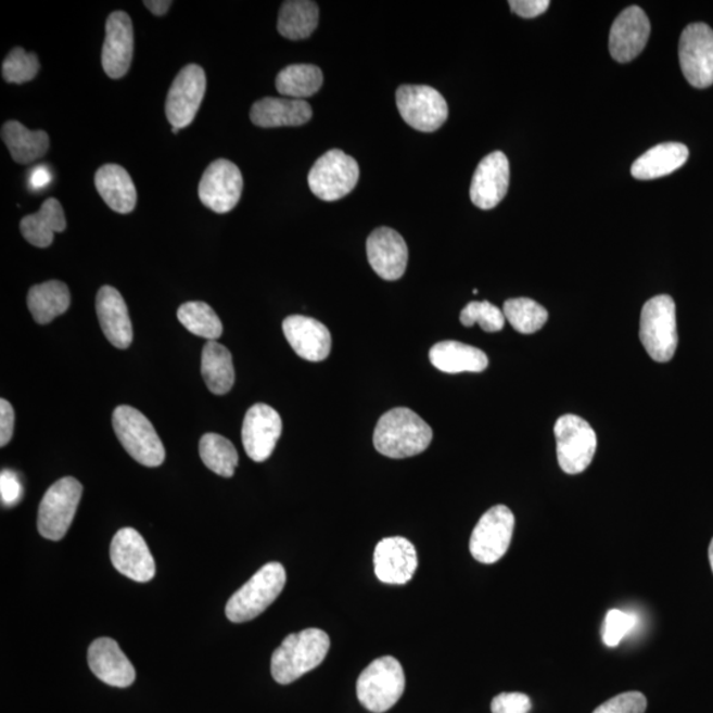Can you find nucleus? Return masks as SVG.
<instances>
[{
    "mask_svg": "<svg viewBox=\"0 0 713 713\" xmlns=\"http://www.w3.org/2000/svg\"><path fill=\"white\" fill-rule=\"evenodd\" d=\"M679 63L688 84L705 89L713 85V29L704 23H693L682 33Z\"/></svg>",
    "mask_w": 713,
    "mask_h": 713,
    "instance_id": "12",
    "label": "nucleus"
},
{
    "mask_svg": "<svg viewBox=\"0 0 713 713\" xmlns=\"http://www.w3.org/2000/svg\"><path fill=\"white\" fill-rule=\"evenodd\" d=\"M505 319L522 334H533L544 328L548 313L539 303L527 297L509 298L504 304Z\"/></svg>",
    "mask_w": 713,
    "mask_h": 713,
    "instance_id": "37",
    "label": "nucleus"
},
{
    "mask_svg": "<svg viewBox=\"0 0 713 713\" xmlns=\"http://www.w3.org/2000/svg\"><path fill=\"white\" fill-rule=\"evenodd\" d=\"M637 623L636 614L612 609L606 615L604 627H602V641L608 648H615L636 627Z\"/></svg>",
    "mask_w": 713,
    "mask_h": 713,
    "instance_id": "40",
    "label": "nucleus"
},
{
    "mask_svg": "<svg viewBox=\"0 0 713 713\" xmlns=\"http://www.w3.org/2000/svg\"><path fill=\"white\" fill-rule=\"evenodd\" d=\"M709 557H710L711 569H712V572H713V538H712L711 545H710Z\"/></svg>",
    "mask_w": 713,
    "mask_h": 713,
    "instance_id": "48",
    "label": "nucleus"
},
{
    "mask_svg": "<svg viewBox=\"0 0 713 713\" xmlns=\"http://www.w3.org/2000/svg\"><path fill=\"white\" fill-rule=\"evenodd\" d=\"M368 259L378 277L394 282L405 276L408 247L404 237L392 228H378L367 242Z\"/></svg>",
    "mask_w": 713,
    "mask_h": 713,
    "instance_id": "20",
    "label": "nucleus"
},
{
    "mask_svg": "<svg viewBox=\"0 0 713 713\" xmlns=\"http://www.w3.org/2000/svg\"><path fill=\"white\" fill-rule=\"evenodd\" d=\"M40 63L33 52H26L21 47L14 48L4 59L2 75L10 84H24L33 81L38 76Z\"/></svg>",
    "mask_w": 713,
    "mask_h": 713,
    "instance_id": "38",
    "label": "nucleus"
},
{
    "mask_svg": "<svg viewBox=\"0 0 713 713\" xmlns=\"http://www.w3.org/2000/svg\"><path fill=\"white\" fill-rule=\"evenodd\" d=\"M2 139L12 158L20 164L36 162L50 149V137L46 131H30L17 120L5 122L2 127Z\"/></svg>",
    "mask_w": 713,
    "mask_h": 713,
    "instance_id": "31",
    "label": "nucleus"
},
{
    "mask_svg": "<svg viewBox=\"0 0 713 713\" xmlns=\"http://www.w3.org/2000/svg\"><path fill=\"white\" fill-rule=\"evenodd\" d=\"M283 422L278 411L265 404L250 407L242 424V443L247 456L264 462L273 453L282 436Z\"/></svg>",
    "mask_w": 713,
    "mask_h": 713,
    "instance_id": "16",
    "label": "nucleus"
},
{
    "mask_svg": "<svg viewBox=\"0 0 713 713\" xmlns=\"http://www.w3.org/2000/svg\"><path fill=\"white\" fill-rule=\"evenodd\" d=\"M313 115V107L306 101L267 97L254 103L250 119L255 126L273 129L306 125Z\"/></svg>",
    "mask_w": 713,
    "mask_h": 713,
    "instance_id": "25",
    "label": "nucleus"
},
{
    "mask_svg": "<svg viewBox=\"0 0 713 713\" xmlns=\"http://www.w3.org/2000/svg\"><path fill=\"white\" fill-rule=\"evenodd\" d=\"M550 4L548 0H510L509 2L511 11L525 20L545 14Z\"/></svg>",
    "mask_w": 713,
    "mask_h": 713,
    "instance_id": "44",
    "label": "nucleus"
},
{
    "mask_svg": "<svg viewBox=\"0 0 713 713\" xmlns=\"http://www.w3.org/2000/svg\"><path fill=\"white\" fill-rule=\"evenodd\" d=\"M514 526L515 518L508 506H493L473 530L469 542L472 557L480 563H497L509 550Z\"/></svg>",
    "mask_w": 713,
    "mask_h": 713,
    "instance_id": "11",
    "label": "nucleus"
},
{
    "mask_svg": "<svg viewBox=\"0 0 713 713\" xmlns=\"http://www.w3.org/2000/svg\"><path fill=\"white\" fill-rule=\"evenodd\" d=\"M639 339L657 362H669L678 347L676 307L672 296L660 295L645 304L639 322Z\"/></svg>",
    "mask_w": 713,
    "mask_h": 713,
    "instance_id": "6",
    "label": "nucleus"
},
{
    "mask_svg": "<svg viewBox=\"0 0 713 713\" xmlns=\"http://www.w3.org/2000/svg\"><path fill=\"white\" fill-rule=\"evenodd\" d=\"M27 304L36 322L50 324L71 307L68 285L60 280H50V282L34 285L28 292Z\"/></svg>",
    "mask_w": 713,
    "mask_h": 713,
    "instance_id": "30",
    "label": "nucleus"
},
{
    "mask_svg": "<svg viewBox=\"0 0 713 713\" xmlns=\"http://www.w3.org/2000/svg\"><path fill=\"white\" fill-rule=\"evenodd\" d=\"M15 412L10 402L0 400V446L5 447L14 435Z\"/></svg>",
    "mask_w": 713,
    "mask_h": 713,
    "instance_id": "45",
    "label": "nucleus"
},
{
    "mask_svg": "<svg viewBox=\"0 0 713 713\" xmlns=\"http://www.w3.org/2000/svg\"><path fill=\"white\" fill-rule=\"evenodd\" d=\"M110 558L119 574L138 583H149L156 575L154 557L136 529H120L110 546Z\"/></svg>",
    "mask_w": 713,
    "mask_h": 713,
    "instance_id": "15",
    "label": "nucleus"
},
{
    "mask_svg": "<svg viewBox=\"0 0 713 713\" xmlns=\"http://www.w3.org/2000/svg\"><path fill=\"white\" fill-rule=\"evenodd\" d=\"M243 178L240 168L227 158H218L206 168L199 186L201 203L224 215L240 203Z\"/></svg>",
    "mask_w": 713,
    "mask_h": 713,
    "instance_id": "14",
    "label": "nucleus"
},
{
    "mask_svg": "<svg viewBox=\"0 0 713 713\" xmlns=\"http://www.w3.org/2000/svg\"><path fill=\"white\" fill-rule=\"evenodd\" d=\"M324 84V76L319 66L313 64H294L279 72L277 89L280 94L292 100L313 97Z\"/></svg>",
    "mask_w": 713,
    "mask_h": 713,
    "instance_id": "34",
    "label": "nucleus"
},
{
    "mask_svg": "<svg viewBox=\"0 0 713 713\" xmlns=\"http://www.w3.org/2000/svg\"><path fill=\"white\" fill-rule=\"evenodd\" d=\"M532 700L526 693L502 692L492 700V713H529Z\"/></svg>",
    "mask_w": 713,
    "mask_h": 713,
    "instance_id": "42",
    "label": "nucleus"
},
{
    "mask_svg": "<svg viewBox=\"0 0 713 713\" xmlns=\"http://www.w3.org/2000/svg\"><path fill=\"white\" fill-rule=\"evenodd\" d=\"M113 426L122 447L144 467H161L166 460L161 437L142 412L131 406H119L113 412Z\"/></svg>",
    "mask_w": 713,
    "mask_h": 713,
    "instance_id": "5",
    "label": "nucleus"
},
{
    "mask_svg": "<svg viewBox=\"0 0 713 713\" xmlns=\"http://www.w3.org/2000/svg\"><path fill=\"white\" fill-rule=\"evenodd\" d=\"M432 436L431 426L417 412L396 407L377 423L373 443L378 453L390 459H407L423 454Z\"/></svg>",
    "mask_w": 713,
    "mask_h": 713,
    "instance_id": "1",
    "label": "nucleus"
},
{
    "mask_svg": "<svg viewBox=\"0 0 713 713\" xmlns=\"http://www.w3.org/2000/svg\"><path fill=\"white\" fill-rule=\"evenodd\" d=\"M152 14L156 16L166 15L173 2L170 0H145L143 3Z\"/></svg>",
    "mask_w": 713,
    "mask_h": 713,
    "instance_id": "47",
    "label": "nucleus"
},
{
    "mask_svg": "<svg viewBox=\"0 0 713 713\" xmlns=\"http://www.w3.org/2000/svg\"><path fill=\"white\" fill-rule=\"evenodd\" d=\"M288 581L284 566L267 563L230 597L225 613L231 623L241 624L258 617L276 601Z\"/></svg>",
    "mask_w": 713,
    "mask_h": 713,
    "instance_id": "3",
    "label": "nucleus"
},
{
    "mask_svg": "<svg viewBox=\"0 0 713 713\" xmlns=\"http://www.w3.org/2000/svg\"><path fill=\"white\" fill-rule=\"evenodd\" d=\"M206 91V76L196 64L184 66L170 85L166 114L169 124L176 129H184L196 118Z\"/></svg>",
    "mask_w": 713,
    "mask_h": 713,
    "instance_id": "13",
    "label": "nucleus"
},
{
    "mask_svg": "<svg viewBox=\"0 0 713 713\" xmlns=\"http://www.w3.org/2000/svg\"><path fill=\"white\" fill-rule=\"evenodd\" d=\"M91 672L112 687L126 688L136 682L137 673L129 658L120 650L117 641L103 637L96 639L88 651Z\"/></svg>",
    "mask_w": 713,
    "mask_h": 713,
    "instance_id": "23",
    "label": "nucleus"
},
{
    "mask_svg": "<svg viewBox=\"0 0 713 713\" xmlns=\"http://www.w3.org/2000/svg\"><path fill=\"white\" fill-rule=\"evenodd\" d=\"M201 373H203L206 387L213 394H228L235 381L233 357L228 347L218 344L217 341H208L203 349Z\"/></svg>",
    "mask_w": 713,
    "mask_h": 713,
    "instance_id": "32",
    "label": "nucleus"
},
{
    "mask_svg": "<svg viewBox=\"0 0 713 713\" xmlns=\"http://www.w3.org/2000/svg\"><path fill=\"white\" fill-rule=\"evenodd\" d=\"M133 54V28L124 11L110 14L103 42L102 66L110 78L118 79L129 72Z\"/></svg>",
    "mask_w": 713,
    "mask_h": 713,
    "instance_id": "21",
    "label": "nucleus"
},
{
    "mask_svg": "<svg viewBox=\"0 0 713 713\" xmlns=\"http://www.w3.org/2000/svg\"><path fill=\"white\" fill-rule=\"evenodd\" d=\"M416 547L404 536L385 538L375 546L374 571L382 583L404 585L418 570Z\"/></svg>",
    "mask_w": 713,
    "mask_h": 713,
    "instance_id": "19",
    "label": "nucleus"
},
{
    "mask_svg": "<svg viewBox=\"0 0 713 713\" xmlns=\"http://www.w3.org/2000/svg\"><path fill=\"white\" fill-rule=\"evenodd\" d=\"M199 450L201 460L212 472L222 478H233L240 457L229 438L218 434H206L201 437Z\"/></svg>",
    "mask_w": 713,
    "mask_h": 713,
    "instance_id": "35",
    "label": "nucleus"
},
{
    "mask_svg": "<svg viewBox=\"0 0 713 713\" xmlns=\"http://www.w3.org/2000/svg\"><path fill=\"white\" fill-rule=\"evenodd\" d=\"M650 21L642 9L631 5L617 16L609 34V52L619 63H631L648 44Z\"/></svg>",
    "mask_w": 713,
    "mask_h": 713,
    "instance_id": "17",
    "label": "nucleus"
},
{
    "mask_svg": "<svg viewBox=\"0 0 713 713\" xmlns=\"http://www.w3.org/2000/svg\"><path fill=\"white\" fill-rule=\"evenodd\" d=\"M178 319L189 332L208 341H217L222 336L221 320L209 304L204 302H188L178 310Z\"/></svg>",
    "mask_w": 713,
    "mask_h": 713,
    "instance_id": "36",
    "label": "nucleus"
},
{
    "mask_svg": "<svg viewBox=\"0 0 713 713\" xmlns=\"http://www.w3.org/2000/svg\"><path fill=\"white\" fill-rule=\"evenodd\" d=\"M179 131H180V129H176V127H173V132L174 133H178Z\"/></svg>",
    "mask_w": 713,
    "mask_h": 713,
    "instance_id": "49",
    "label": "nucleus"
},
{
    "mask_svg": "<svg viewBox=\"0 0 713 713\" xmlns=\"http://www.w3.org/2000/svg\"><path fill=\"white\" fill-rule=\"evenodd\" d=\"M81 497L82 485L76 479L56 481L40 502L38 529L41 536L54 542L63 539L75 520Z\"/></svg>",
    "mask_w": 713,
    "mask_h": 713,
    "instance_id": "7",
    "label": "nucleus"
},
{
    "mask_svg": "<svg viewBox=\"0 0 713 713\" xmlns=\"http://www.w3.org/2000/svg\"><path fill=\"white\" fill-rule=\"evenodd\" d=\"M283 332L296 355L307 361H324L331 353V332L313 317L302 315L288 317L283 321Z\"/></svg>",
    "mask_w": 713,
    "mask_h": 713,
    "instance_id": "22",
    "label": "nucleus"
},
{
    "mask_svg": "<svg viewBox=\"0 0 713 713\" xmlns=\"http://www.w3.org/2000/svg\"><path fill=\"white\" fill-rule=\"evenodd\" d=\"M404 667L392 655L381 657L364 670L357 680V697L365 709L374 713L392 710L405 692Z\"/></svg>",
    "mask_w": 713,
    "mask_h": 713,
    "instance_id": "4",
    "label": "nucleus"
},
{
    "mask_svg": "<svg viewBox=\"0 0 713 713\" xmlns=\"http://www.w3.org/2000/svg\"><path fill=\"white\" fill-rule=\"evenodd\" d=\"M52 179L50 169L46 166H39L33 169L29 176V187L34 189H41L50 184Z\"/></svg>",
    "mask_w": 713,
    "mask_h": 713,
    "instance_id": "46",
    "label": "nucleus"
},
{
    "mask_svg": "<svg viewBox=\"0 0 713 713\" xmlns=\"http://www.w3.org/2000/svg\"><path fill=\"white\" fill-rule=\"evenodd\" d=\"M65 229V213L56 199L46 200L38 213L24 217L21 222L23 237L30 245L40 249L51 246L54 234Z\"/></svg>",
    "mask_w": 713,
    "mask_h": 713,
    "instance_id": "29",
    "label": "nucleus"
},
{
    "mask_svg": "<svg viewBox=\"0 0 713 713\" xmlns=\"http://www.w3.org/2000/svg\"><path fill=\"white\" fill-rule=\"evenodd\" d=\"M430 361L437 370L448 374L481 373L489 365L485 353L479 347L459 343V341H442L432 346Z\"/></svg>",
    "mask_w": 713,
    "mask_h": 713,
    "instance_id": "27",
    "label": "nucleus"
},
{
    "mask_svg": "<svg viewBox=\"0 0 713 713\" xmlns=\"http://www.w3.org/2000/svg\"><path fill=\"white\" fill-rule=\"evenodd\" d=\"M510 181L509 158L495 151L480 162L471 184L472 203L480 209L496 208L508 193Z\"/></svg>",
    "mask_w": 713,
    "mask_h": 713,
    "instance_id": "18",
    "label": "nucleus"
},
{
    "mask_svg": "<svg viewBox=\"0 0 713 713\" xmlns=\"http://www.w3.org/2000/svg\"><path fill=\"white\" fill-rule=\"evenodd\" d=\"M331 639L321 629L290 634L271 658L272 678L279 685H290L324 662Z\"/></svg>",
    "mask_w": 713,
    "mask_h": 713,
    "instance_id": "2",
    "label": "nucleus"
},
{
    "mask_svg": "<svg viewBox=\"0 0 713 713\" xmlns=\"http://www.w3.org/2000/svg\"><path fill=\"white\" fill-rule=\"evenodd\" d=\"M460 321L464 327L479 324L483 331L496 333L502 331L506 319L504 310L493 306L492 303L471 302L461 310Z\"/></svg>",
    "mask_w": 713,
    "mask_h": 713,
    "instance_id": "39",
    "label": "nucleus"
},
{
    "mask_svg": "<svg viewBox=\"0 0 713 713\" xmlns=\"http://www.w3.org/2000/svg\"><path fill=\"white\" fill-rule=\"evenodd\" d=\"M553 432L562 471L566 474L583 473L596 454L597 436L593 426L583 418L569 413L557 420Z\"/></svg>",
    "mask_w": 713,
    "mask_h": 713,
    "instance_id": "8",
    "label": "nucleus"
},
{
    "mask_svg": "<svg viewBox=\"0 0 713 713\" xmlns=\"http://www.w3.org/2000/svg\"><path fill=\"white\" fill-rule=\"evenodd\" d=\"M396 107L408 126L422 132H434L446 124V99L426 85H402L396 90Z\"/></svg>",
    "mask_w": 713,
    "mask_h": 713,
    "instance_id": "10",
    "label": "nucleus"
},
{
    "mask_svg": "<svg viewBox=\"0 0 713 713\" xmlns=\"http://www.w3.org/2000/svg\"><path fill=\"white\" fill-rule=\"evenodd\" d=\"M0 496H2V504L8 508L20 504L23 498V485L20 475L9 471V469L0 474Z\"/></svg>",
    "mask_w": 713,
    "mask_h": 713,
    "instance_id": "43",
    "label": "nucleus"
},
{
    "mask_svg": "<svg viewBox=\"0 0 713 713\" xmlns=\"http://www.w3.org/2000/svg\"><path fill=\"white\" fill-rule=\"evenodd\" d=\"M690 151L682 143H661L646 151L632 166V175L637 180H655L684 167Z\"/></svg>",
    "mask_w": 713,
    "mask_h": 713,
    "instance_id": "28",
    "label": "nucleus"
},
{
    "mask_svg": "<svg viewBox=\"0 0 713 713\" xmlns=\"http://www.w3.org/2000/svg\"><path fill=\"white\" fill-rule=\"evenodd\" d=\"M319 24V8L309 0H289L279 11L278 33L285 39L309 38Z\"/></svg>",
    "mask_w": 713,
    "mask_h": 713,
    "instance_id": "33",
    "label": "nucleus"
},
{
    "mask_svg": "<svg viewBox=\"0 0 713 713\" xmlns=\"http://www.w3.org/2000/svg\"><path fill=\"white\" fill-rule=\"evenodd\" d=\"M97 315L110 344L127 349L132 343V324L125 298L112 285H103L97 294Z\"/></svg>",
    "mask_w": 713,
    "mask_h": 713,
    "instance_id": "24",
    "label": "nucleus"
},
{
    "mask_svg": "<svg viewBox=\"0 0 713 713\" xmlns=\"http://www.w3.org/2000/svg\"><path fill=\"white\" fill-rule=\"evenodd\" d=\"M94 182L97 191L110 209L120 215H127L136 209L137 189L124 167L118 164H105L97 170Z\"/></svg>",
    "mask_w": 713,
    "mask_h": 713,
    "instance_id": "26",
    "label": "nucleus"
},
{
    "mask_svg": "<svg viewBox=\"0 0 713 713\" xmlns=\"http://www.w3.org/2000/svg\"><path fill=\"white\" fill-rule=\"evenodd\" d=\"M359 167L356 158L344 151L331 150L317 158L308 175V184L315 196L324 201H338L356 188Z\"/></svg>",
    "mask_w": 713,
    "mask_h": 713,
    "instance_id": "9",
    "label": "nucleus"
},
{
    "mask_svg": "<svg viewBox=\"0 0 713 713\" xmlns=\"http://www.w3.org/2000/svg\"><path fill=\"white\" fill-rule=\"evenodd\" d=\"M648 700L644 693L631 691L617 695L597 706L594 713H645Z\"/></svg>",
    "mask_w": 713,
    "mask_h": 713,
    "instance_id": "41",
    "label": "nucleus"
}]
</instances>
